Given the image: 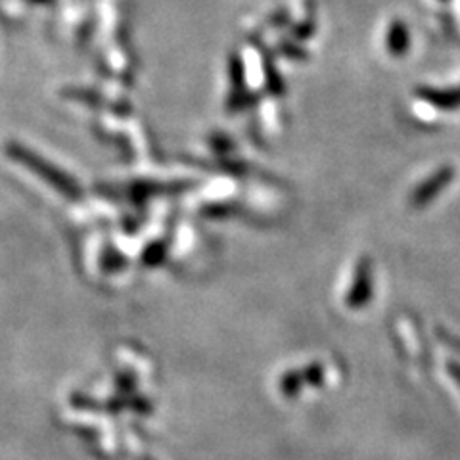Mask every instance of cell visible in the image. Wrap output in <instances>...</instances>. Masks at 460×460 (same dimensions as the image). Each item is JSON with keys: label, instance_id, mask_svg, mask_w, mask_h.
I'll return each instance as SVG.
<instances>
[{"label": "cell", "instance_id": "3957f363", "mask_svg": "<svg viewBox=\"0 0 460 460\" xmlns=\"http://www.w3.org/2000/svg\"><path fill=\"white\" fill-rule=\"evenodd\" d=\"M447 370H449V374H451V378L458 384V387H460V365L456 363V361H449L447 363Z\"/></svg>", "mask_w": 460, "mask_h": 460}, {"label": "cell", "instance_id": "7a4b0ae2", "mask_svg": "<svg viewBox=\"0 0 460 460\" xmlns=\"http://www.w3.org/2000/svg\"><path fill=\"white\" fill-rule=\"evenodd\" d=\"M301 374H304L305 385H309V387H323L324 378H326V368L321 363H311V365L304 367Z\"/></svg>", "mask_w": 460, "mask_h": 460}, {"label": "cell", "instance_id": "277c9868", "mask_svg": "<svg viewBox=\"0 0 460 460\" xmlns=\"http://www.w3.org/2000/svg\"><path fill=\"white\" fill-rule=\"evenodd\" d=\"M441 340L445 341V343H449L451 345V348L455 349V351H458L460 353V338H455V336H449L447 332H441Z\"/></svg>", "mask_w": 460, "mask_h": 460}, {"label": "cell", "instance_id": "6da1fadb", "mask_svg": "<svg viewBox=\"0 0 460 460\" xmlns=\"http://www.w3.org/2000/svg\"><path fill=\"white\" fill-rule=\"evenodd\" d=\"M280 394L288 399H296L301 390L305 387V380H304V374H301V370H288L282 374L280 378Z\"/></svg>", "mask_w": 460, "mask_h": 460}]
</instances>
